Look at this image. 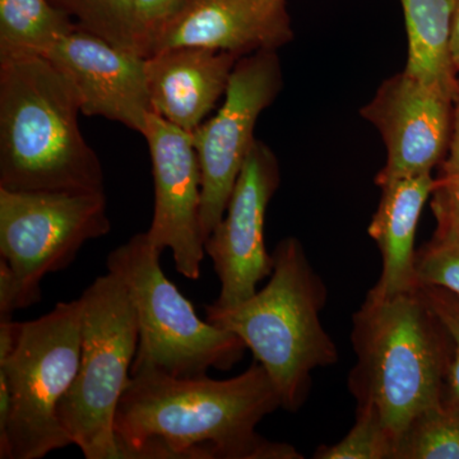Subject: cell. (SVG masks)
Instances as JSON below:
<instances>
[{"label": "cell", "mask_w": 459, "mask_h": 459, "mask_svg": "<svg viewBox=\"0 0 459 459\" xmlns=\"http://www.w3.org/2000/svg\"><path fill=\"white\" fill-rule=\"evenodd\" d=\"M280 407L273 380L256 360L223 380L135 374L115 413L120 459L304 458L256 433Z\"/></svg>", "instance_id": "obj_1"}, {"label": "cell", "mask_w": 459, "mask_h": 459, "mask_svg": "<svg viewBox=\"0 0 459 459\" xmlns=\"http://www.w3.org/2000/svg\"><path fill=\"white\" fill-rule=\"evenodd\" d=\"M351 342L356 406L376 410L398 443L416 416L443 403L451 334L419 285L391 296L368 292L352 316Z\"/></svg>", "instance_id": "obj_2"}, {"label": "cell", "mask_w": 459, "mask_h": 459, "mask_svg": "<svg viewBox=\"0 0 459 459\" xmlns=\"http://www.w3.org/2000/svg\"><path fill=\"white\" fill-rule=\"evenodd\" d=\"M74 87L42 56L0 60V188L105 193Z\"/></svg>", "instance_id": "obj_3"}, {"label": "cell", "mask_w": 459, "mask_h": 459, "mask_svg": "<svg viewBox=\"0 0 459 459\" xmlns=\"http://www.w3.org/2000/svg\"><path fill=\"white\" fill-rule=\"evenodd\" d=\"M267 285L232 307L205 305V320L232 332L261 362L279 392L281 407L298 412L312 386V373L338 361L336 343L320 312L327 287L296 238L279 241Z\"/></svg>", "instance_id": "obj_4"}, {"label": "cell", "mask_w": 459, "mask_h": 459, "mask_svg": "<svg viewBox=\"0 0 459 459\" xmlns=\"http://www.w3.org/2000/svg\"><path fill=\"white\" fill-rule=\"evenodd\" d=\"M159 253L140 232L108 253V272L131 292L140 340L132 376L161 373L174 377L231 370L247 347L232 332L202 320L192 303L165 276Z\"/></svg>", "instance_id": "obj_5"}, {"label": "cell", "mask_w": 459, "mask_h": 459, "mask_svg": "<svg viewBox=\"0 0 459 459\" xmlns=\"http://www.w3.org/2000/svg\"><path fill=\"white\" fill-rule=\"evenodd\" d=\"M81 300L80 368L57 404V419L84 458L120 459L115 413L137 353V312L126 283L111 272L95 279Z\"/></svg>", "instance_id": "obj_6"}, {"label": "cell", "mask_w": 459, "mask_h": 459, "mask_svg": "<svg viewBox=\"0 0 459 459\" xmlns=\"http://www.w3.org/2000/svg\"><path fill=\"white\" fill-rule=\"evenodd\" d=\"M111 230L105 193L0 188V318L41 300V281Z\"/></svg>", "instance_id": "obj_7"}, {"label": "cell", "mask_w": 459, "mask_h": 459, "mask_svg": "<svg viewBox=\"0 0 459 459\" xmlns=\"http://www.w3.org/2000/svg\"><path fill=\"white\" fill-rule=\"evenodd\" d=\"M82 300L62 301L40 318L21 323L16 347L0 361L11 415L0 439L2 459H41L74 446L57 419L81 360Z\"/></svg>", "instance_id": "obj_8"}, {"label": "cell", "mask_w": 459, "mask_h": 459, "mask_svg": "<svg viewBox=\"0 0 459 459\" xmlns=\"http://www.w3.org/2000/svg\"><path fill=\"white\" fill-rule=\"evenodd\" d=\"M282 87L279 51L262 50L240 57L221 108L192 133L201 166L204 241L223 219L238 174L255 146L259 117L279 98Z\"/></svg>", "instance_id": "obj_9"}, {"label": "cell", "mask_w": 459, "mask_h": 459, "mask_svg": "<svg viewBox=\"0 0 459 459\" xmlns=\"http://www.w3.org/2000/svg\"><path fill=\"white\" fill-rule=\"evenodd\" d=\"M281 184L277 156L256 140L241 169L223 219L205 238V255L220 280L214 307H232L256 292L273 271L264 241L265 213Z\"/></svg>", "instance_id": "obj_10"}, {"label": "cell", "mask_w": 459, "mask_h": 459, "mask_svg": "<svg viewBox=\"0 0 459 459\" xmlns=\"http://www.w3.org/2000/svg\"><path fill=\"white\" fill-rule=\"evenodd\" d=\"M382 135L385 164L377 186L402 178L433 174L448 152L452 133L453 95L402 71L386 78L361 108Z\"/></svg>", "instance_id": "obj_11"}, {"label": "cell", "mask_w": 459, "mask_h": 459, "mask_svg": "<svg viewBox=\"0 0 459 459\" xmlns=\"http://www.w3.org/2000/svg\"><path fill=\"white\" fill-rule=\"evenodd\" d=\"M152 161L155 212L146 235L159 255L170 249L178 273L201 279L204 237L202 174L192 134L151 113L143 134Z\"/></svg>", "instance_id": "obj_12"}, {"label": "cell", "mask_w": 459, "mask_h": 459, "mask_svg": "<svg viewBox=\"0 0 459 459\" xmlns=\"http://www.w3.org/2000/svg\"><path fill=\"white\" fill-rule=\"evenodd\" d=\"M74 87L81 113L123 124L144 134L153 113L144 57L75 27L44 56Z\"/></svg>", "instance_id": "obj_13"}, {"label": "cell", "mask_w": 459, "mask_h": 459, "mask_svg": "<svg viewBox=\"0 0 459 459\" xmlns=\"http://www.w3.org/2000/svg\"><path fill=\"white\" fill-rule=\"evenodd\" d=\"M292 40L286 0H190L161 33L152 54L189 47L243 57L256 51H279Z\"/></svg>", "instance_id": "obj_14"}, {"label": "cell", "mask_w": 459, "mask_h": 459, "mask_svg": "<svg viewBox=\"0 0 459 459\" xmlns=\"http://www.w3.org/2000/svg\"><path fill=\"white\" fill-rule=\"evenodd\" d=\"M240 57L204 48H170L144 57L153 113L195 133L225 96Z\"/></svg>", "instance_id": "obj_15"}, {"label": "cell", "mask_w": 459, "mask_h": 459, "mask_svg": "<svg viewBox=\"0 0 459 459\" xmlns=\"http://www.w3.org/2000/svg\"><path fill=\"white\" fill-rule=\"evenodd\" d=\"M433 174L402 178L383 184L379 204L368 228L382 255V273L370 294L391 296L419 286L415 238L420 216L431 197Z\"/></svg>", "instance_id": "obj_16"}, {"label": "cell", "mask_w": 459, "mask_h": 459, "mask_svg": "<svg viewBox=\"0 0 459 459\" xmlns=\"http://www.w3.org/2000/svg\"><path fill=\"white\" fill-rule=\"evenodd\" d=\"M407 33L403 71L455 93L459 77L452 62L453 18L459 0H400Z\"/></svg>", "instance_id": "obj_17"}, {"label": "cell", "mask_w": 459, "mask_h": 459, "mask_svg": "<svg viewBox=\"0 0 459 459\" xmlns=\"http://www.w3.org/2000/svg\"><path fill=\"white\" fill-rule=\"evenodd\" d=\"M75 27L49 0H0V60L44 56Z\"/></svg>", "instance_id": "obj_18"}, {"label": "cell", "mask_w": 459, "mask_h": 459, "mask_svg": "<svg viewBox=\"0 0 459 459\" xmlns=\"http://www.w3.org/2000/svg\"><path fill=\"white\" fill-rule=\"evenodd\" d=\"M394 459H459V409L442 403L416 416L398 439Z\"/></svg>", "instance_id": "obj_19"}, {"label": "cell", "mask_w": 459, "mask_h": 459, "mask_svg": "<svg viewBox=\"0 0 459 459\" xmlns=\"http://www.w3.org/2000/svg\"><path fill=\"white\" fill-rule=\"evenodd\" d=\"M75 25L128 53L135 49L131 0H49Z\"/></svg>", "instance_id": "obj_20"}, {"label": "cell", "mask_w": 459, "mask_h": 459, "mask_svg": "<svg viewBox=\"0 0 459 459\" xmlns=\"http://www.w3.org/2000/svg\"><path fill=\"white\" fill-rule=\"evenodd\" d=\"M397 439L379 413L371 407L356 406L355 424L342 440L320 446L316 459H394Z\"/></svg>", "instance_id": "obj_21"}, {"label": "cell", "mask_w": 459, "mask_h": 459, "mask_svg": "<svg viewBox=\"0 0 459 459\" xmlns=\"http://www.w3.org/2000/svg\"><path fill=\"white\" fill-rule=\"evenodd\" d=\"M419 285L437 286L459 296V243L431 238L416 252Z\"/></svg>", "instance_id": "obj_22"}, {"label": "cell", "mask_w": 459, "mask_h": 459, "mask_svg": "<svg viewBox=\"0 0 459 459\" xmlns=\"http://www.w3.org/2000/svg\"><path fill=\"white\" fill-rule=\"evenodd\" d=\"M135 49L142 57L150 56L166 27L170 25L190 0H131Z\"/></svg>", "instance_id": "obj_23"}, {"label": "cell", "mask_w": 459, "mask_h": 459, "mask_svg": "<svg viewBox=\"0 0 459 459\" xmlns=\"http://www.w3.org/2000/svg\"><path fill=\"white\" fill-rule=\"evenodd\" d=\"M420 286L452 337L453 355L444 388L443 403L459 409V296L442 287Z\"/></svg>", "instance_id": "obj_24"}, {"label": "cell", "mask_w": 459, "mask_h": 459, "mask_svg": "<svg viewBox=\"0 0 459 459\" xmlns=\"http://www.w3.org/2000/svg\"><path fill=\"white\" fill-rule=\"evenodd\" d=\"M430 198V208L437 221L434 238L459 243V179L437 178Z\"/></svg>", "instance_id": "obj_25"}, {"label": "cell", "mask_w": 459, "mask_h": 459, "mask_svg": "<svg viewBox=\"0 0 459 459\" xmlns=\"http://www.w3.org/2000/svg\"><path fill=\"white\" fill-rule=\"evenodd\" d=\"M439 179H459V81L453 93L451 141L448 152L439 166Z\"/></svg>", "instance_id": "obj_26"}, {"label": "cell", "mask_w": 459, "mask_h": 459, "mask_svg": "<svg viewBox=\"0 0 459 459\" xmlns=\"http://www.w3.org/2000/svg\"><path fill=\"white\" fill-rule=\"evenodd\" d=\"M451 53L453 65L459 74V3L455 9V18H453Z\"/></svg>", "instance_id": "obj_27"}]
</instances>
